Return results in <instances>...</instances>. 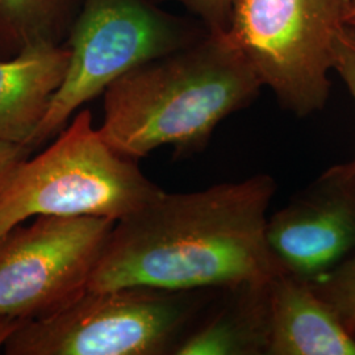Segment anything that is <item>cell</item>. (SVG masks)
I'll use <instances>...</instances> for the list:
<instances>
[{"label":"cell","instance_id":"cell-6","mask_svg":"<svg viewBox=\"0 0 355 355\" xmlns=\"http://www.w3.org/2000/svg\"><path fill=\"white\" fill-rule=\"evenodd\" d=\"M352 0H233L227 33L263 87L297 117L329 99L333 49Z\"/></svg>","mask_w":355,"mask_h":355},{"label":"cell","instance_id":"cell-4","mask_svg":"<svg viewBox=\"0 0 355 355\" xmlns=\"http://www.w3.org/2000/svg\"><path fill=\"white\" fill-rule=\"evenodd\" d=\"M216 291L149 287L87 290L49 316L26 321L3 352L7 355L174 354Z\"/></svg>","mask_w":355,"mask_h":355},{"label":"cell","instance_id":"cell-11","mask_svg":"<svg viewBox=\"0 0 355 355\" xmlns=\"http://www.w3.org/2000/svg\"><path fill=\"white\" fill-rule=\"evenodd\" d=\"M268 282L217 290L174 355H267Z\"/></svg>","mask_w":355,"mask_h":355},{"label":"cell","instance_id":"cell-12","mask_svg":"<svg viewBox=\"0 0 355 355\" xmlns=\"http://www.w3.org/2000/svg\"><path fill=\"white\" fill-rule=\"evenodd\" d=\"M83 0H0V57L37 42L64 44Z\"/></svg>","mask_w":355,"mask_h":355},{"label":"cell","instance_id":"cell-9","mask_svg":"<svg viewBox=\"0 0 355 355\" xmlns=\"http://www.w3.org/2000/svg\"><path fill=\"white\" fill-rule=\"evenodd\" d=\"M267 355H355V336L315 291L311 280L279 272L268 283Z\"/></svg>","mask_w":355,"mask_h":355},{"label":"cell","instance_id":"cell-18","mask_svg":"<svg viewBox=\"0 0 355 355\" xmlns=\"http://www.w3.org/2000/svg\"><path fill=\"white\" fill-rule=\"evenodd\" d=\"M352 19H355V0L350 1V10H349V15H347V21L352 20Z\"/></svg>","mask_w":355,"mask_h":355},{"label":"cell","instance_id":"cell-14","mask_svg":"<svg viewBox=\"0 0 355 355\" xmlns=\"http://www.w3.org/2000/svg\"><path fill=\"white\" fill-rule=\"evenodd\" d=\"M333 70L343 79L355 103V28L349 24L343 26L336 36Z\"/></svg>","mask_w":355,"mask_h":355},{"label":"cell","instance_id":"cell-16","mask_svg":"<svg viewBox=\"0 0 355 355\" xmlns=\"http://www.w3.org/2000/svg\"><path fill=\"white\" fill-rule=\"evenodd\" d=\"M32 150L29 148L23 145L0 141V187L16 165L28 158Z\"/></svg>","mask_w":355,"mask_h":355},{"label":"cell","instance_id":"cell-5","mask_svg":"<svg viewBox=\"0 0 355 355\" xmlns=\"http://www.w3.org/2000/svg\"><path fill=\"white\" fill-rule=\"evenodd\" d=\"M204 33L149 0H83L64 42L70 54L64 82L31 149L54 139L86 103L116 79Z\"/></svg>","mask_w":355,"mask_h":355},{"label":"cell","instance_id":"cell-7","mask_svg":"<svg viewBox=\"0 0 355 355\" xmlns=\"http://www.w3.org/2000/svg\"><path fill=\"white\" fill-rule=\"evenodd\" d=\"M114 221L101 217H35L0 236V315L36 320L62 309L89 288Z\"/></svg>","mask_w":355,"mask_h":355},{"label":"cell","instance_id":"cell-3","mask_svg":"<svg viewBox=\"0 0 355 355\" xmlns=\"http://www.w3.org/2000/svg\"><path fill=\"white\" fill-rule=\"evenodd\" d=\"M55 140L13 168L0 187V236L32 217H101L119 221L162 190L123 157L79 110Z\"/></svg>","mask_w":355,"mask_h":355},{"label":"cell","instance_id":"cell-2","mask_svg":"<svg viewBox=\"0 0 355 355\" xmlns=\"http://www.w3.org/2000/svg\"><path fill=\"white\" fill-rule=\"evenodd\" d=\"M263 83L225 32H205L189 45L135 67L103 92V139L129 159L171 146L202 152L216 128L250 105Z\"/></svg>","mask_w":355,"mask_h":355},{"label":"cell","instance_id":"cell-8","mask_svg":"<svg viewBox=\"0 0 355 355\" xmlns=\"http://www.w3.org/2000/svg\"><path fill=\"white\" fill-rule=\"evenodd\" d=\"M266 240L283 271L311 282L355 254V158L331 166L268 216Z\"/></svg>","mask_w":355,"mask_h":355},{"label":"cell","instance_id":"cell-1","mask_svg":"<svg viewBox=\"0 0 355 355\" xmlns=\"http://www.w3.org/2000/svg\"><path fill=\"white\" fill-rule=\"evenodd\" d=\"M275 192L268 174L192 192L162 191L114 223L87 290H221L272 279L283 272L266 240Z\"/></svg>","mask_w":355,"mask_h":355},{"label":"cell","instance_id":"cell-19","mask_svg":"<svg viewBox=\"0 0 355 355\" xmlns=\"http://www.w3.org/2000/svg\"><path fill=\"white\" fill-rule=\"evenodd\" d=\"M346 24H349L350 26H353V28H355V19H352V20H349Z\"/></svg>","mask_w":355,"mask_h":355},{"label":"cell","instance_id":"cell-10","mask_svg":"<svg viewBox=\"0 0 355 355\" xmlns=\"http://www.w3.org/2000/svg\"><path fill=\"white\" fill-rule=\"evenodd\" d=\"M69 55L64 44L37 42L11 57H0V141L31 149L64 82Z\"/></svg>","mask_w":355,"mask_h":355},{"label":"cell","instance_id":"cell-13","mask_svg":"<svg viewBox=\"0 0 355 355\" xmlns=\"http://www.w3.org/2000/svg\"><path fill=\"white\" fill-rule=\"evenodd\" d=\"M312 284L343 327L355 336V254Z\"/></svg>","mask_w":355,"mask_h":355},{"label":"cell","instance_id":"cell-17","mask_svg":"<svg viewBox=\"0 0 355 355\" xmlns=\"http://www.w3.org/2000/svg\"><path fill=\"white\" fill-rule=\"evenodd\" d=\"M26 322V320L21 318L0 315V350L4 349L6 343L12 337L13 333Z\"/></svg>","mask_w":355,"mask_h":355},{"label":"cell","instance_id":"cell-15","mask_svg":"<svg viewBox=\"0 0 355 355\" xmlns=\"http://www.w3.org/2000/svg\"><path fill=\"white\" fill-rule=\"evenodd\" d=\"M196 15L208 32H225L228 29L233 0H168Z\"/></svg>","mask_w":355,"mask_h":355}]
</instances>
